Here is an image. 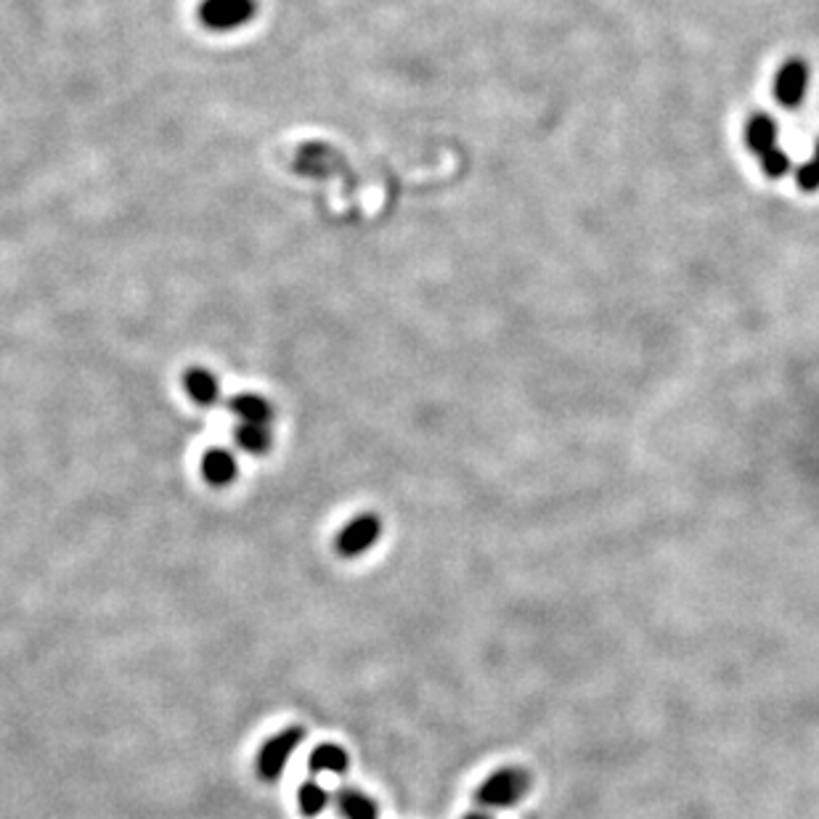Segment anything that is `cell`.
I'll use <instances>...</instances> for the list:
<instances>
[{
  "instance_id": "6da1fadb",
  "label": "cell",
  "mask_w": 819,
  "mask_h": 819,
  "mask_svg": "<svg viewBox=\"0 0 819 819\" xmlns=\"http://www.w3.org/2000/svg\"><path fill=\"white\" fill-rule=\"evenodd\" d=\"M531 774L520 766H504L488 774L475 790V804L478 809H509L531 790Z\"/></svg>"
},
{
  "instance_id": "7a4b0ae2",
  "label": "cell",
  "mask_w": 819,
  "mask_h": 819,
  "mask_svg": "<svg viewBox=\"0 0 819 819\" xmlns=\"http://www.w3.org/2000/svg\"><path fill=\"white\" fill-rule=\"evenodd\" d=\"M382 539V520L372 512H361V515L350 517L342 525L340 533L334 536V552L345 557V560H356L366 554L377 541Z\"/></svg>"
},
{
  "instance_id": "3957f363",
  "label": "cell",
  "mask_w": 819,
  "mask_h": 819,
  "mask_svg": "<svg viewBox=\"0 0 819 819\" xmlns=\"http://www.w3.org/2000/svg\"><path fill=\"white\" fill-rule=\"evenodd\" d=\"M305 740V729L303 727H287L271 735L263 743V748L258 751V774L266 782L279 780L281 772L287 769L289 756L300 748V743Z\"/></svg>"
},
{
  "instance_id": "277c9868",
  "label": "cell",
  "mask_w": 819,
  "mask_h": 819,
  "mask_svg": "<svg viewBox=\"0 0 819 819\" xmlns=\"http://www.w3.org/2000/svg\"><path fill=\"white\" fill-rule=\"evenodd\" d=\"M255 11H258L255 0H202L199 22L213 32L239 30L247 22H252Z\"/></svg>"
},
{
  "instance_id": "5b68a950",
  "label": "cell",
  "mask_w": 819,
  "mask_h": 819,
  "mask_svg": "<svg viewBox=\"0 0 819 819\" xmlns=\"http://www.w3.org/2000/svg\"><path fill=\"white\" fill-rule=\"evenodd\" d=\"M806 91H809V67L804 59H790L777 69L774 77V99L785 109L801 107Z\"/></svg>"
},
{
  "instance_id": "8992f818",
  "label": "cell",
  "mask_w": 819,
  "mask_h": 819,
  "mask_svg": "<svg viewBox=\"0 0 819 819\" xmlns=\"http://www.w3.org/2000/svg\"><path fill=\"white\" fill-rule=\"evenodd\" d=\"M239 475V464H236V456L226 448H210L202 456V478L215 488H226L231 486Z\"/></svg>"
},
{
  "instance_id": "52a82bcc",
  "label": "cell",
  "mask_w": 819,
  "mask_h": 819,
  "mask_svg": "<svg viewBox=\"0 0 819 819\" xmlns=\"http://www.w3.org/2000/svg\"><path fill=\"white\" fill-rule=\"evenodd\" d=\"M228 411L239 417L244 425H263L268 427V422L273 419V409L271 403L263 398V395L255 393H239L228 401Z\"/></svg>"
},
{
  "instance_id": "ba28073f",
  "label": "cell",
  "mask_w": 819,
  "mask_h": 819,
  "mask_svg": "<svg viewBox=\"0 0 819 819\" xmlns=\"http://www.w3.org/2000/svg\"><path fill=\"white\" fill-rule=\"evenodd\" d=\"M745 144L756 157L772 152L777 146V122H774L772 114H753L748 125H745Z\"/></svg>"
},
{
  "instance_id": "9c48e42d",
  "label": "cell",
  "mask_w": 819,
  "mask_h": 819,
  "mask_svg": "<svg viewBox=\"0 0 819 819\" xmlns=\"http://www.w3.org/2000/svg\"><path fill=\"white\" fill-rule=\"evenodd\" d=\"M183 387H186L191 401L197 406H205V409L215 406L220 398L218 377L213 372H207V369H189L183 374Z\"/></svg>"
},
{
  "instance_id": "30bf717a",
  "label": "cell",
  "mask_w": 819,
  "mask_h": 819,
  "mask_svg": "<svg viewBox=\"0 0 819 819\" xmlns=\"http://www.w3.org/2000/svg\"><path fill=\"white\" fill-rule=\"evenodd\" d=\"M308 769H311V774H345L350 769V756L342 745L321 743L308 756Z\"/></svg>"
},
{
  "instance_id": "8fae6325",
  "label": "cell",
  "mask_w": 819,
  "mask_h": 819,
  "mask_svg": "<svg viewBox=\"0 0 819 819\" xmlns=\"http://www.w3.org/2000/svg\"><path fill=\"white\" fill-rule=\"evenodd\" d=\"M337 809L345 819H380V806L374 804V798L356 788L337 790Z\"/></svg>"
},
{
  "instance_id": "7c38bea8",
  "label": "cell",
  "mask_w": 819,
  "mask_h": 819,
  "mask_svg": "<svg viewBox=\"0 0 819 819\" xmlns=\"http://www.w3.org/2000/svg\"><path fill=\"white\" fill-rule=\"evenodd\" d=\"M297 804H300V814L303 817H319L329 804V793L321 788L319 782H303L297 790Z\"/></svg>"
},
{
  "instance_id": "4fadbf2b",
  "label": "cell",
  "mask_w": 819,
  "mask_h": 819,
  "mask_svg": "<svg viewBox=\"0 0 819 819\" xmlns=\"http://www.w3.org/2000/svg\"><path fill=\"white\" fill-rule=\"evenodd\" d=\"M236 446L247 454H266L271 448V433L263 425H239L236 427Z\"/></svg>"
},
{
  "instance_id": "5bb4252c",
  "label": "cell",
  "mask_w": 819,
  "mask_h": 819,
  "mask_svg": "<svg viewBox=\"0 0 819 819\" xmlns=\"http://www.w3.org/2000/svg\"><path fill=\"white\" fill-rule=\"evenodd\" d=\"M759 162L764 175H769V178H782V175H788L790 170H793V162H790L788 152H782L780 146H774L772 152L761 154Z\"/></svg>"
},
{
  "instance_id": "9a60e30c",
  "label": "cell",
  "mask_w": 819,
  "mask_h": 819,
  "mask_svg": "<svg viewBox=\"0 0 819 819\" xmlns=\"http://www.w3.org/2000/svg\"><path fill=\"white\" fill-rule=\"evenodd\" d=\"M796 183L798 189L806 191V194H814L819 189V141L814 146V157L804 165L796 167Z\"/></svg>"
},
{
  "instance_id": "2e32d148",
  "label": "cell",
  "mask_w": 819,
  "mask_h": 819,
  "mask_svg": "<svg viewBox=\"0 0 819 819\" xmlns=\"http://www.w3.org/2000/svg\"><path fill=\"white\" fill-rule=\"evenodd\" d=\"M462 819H493V814L488 812V809H475V812L464 814Z\"/></svg>"
}]
</instances>
